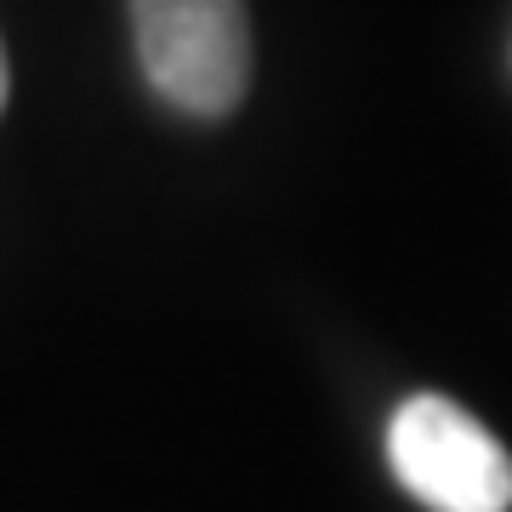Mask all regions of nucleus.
<instances>
[{"instance_id": "f03ea898", "label": "nucleus", "mask_w": 512, "mask_h": 512, "mask_svg": "<svg viewBox=\"0 0 512 512\" xmlns=\"http://www.w3.org/2000/svg\"><path fill=\"white\" fill-rule=\"evenodd\" d=\"M387 467L427 512H507L512 456L456 399L416 393L387 421Z\"/></svg>"}, {"instance_id": "f257e3e1", "label": "nucleus", "mask_w": 512, "mask_h": 512, "mask_svg": "<svg viewBox=\"0 0 512 512\" xmlns=\"http://www.w3.org/2000/svg\"><path fill=\"white\" fill-rule=\"evenodd\" d=\"M143 80L160 103L222 120L251 92V12L245 0H126Z\"/></svg>"}, {"instance_id": "7ed1b4c3", "label": "nucleus", "mask_w": 512, "mask_h": 512, "mask_svg": "<svg viewBox=\"0 0 512 512\" xmlns=\"http://www.w3.org/2000/svg\"><path fill=\"white\" fill-rule=\"evenodd\" d=\"M6 92H12V69H6V46H0V109H6Z\"/></svg>"}]
</instances>
